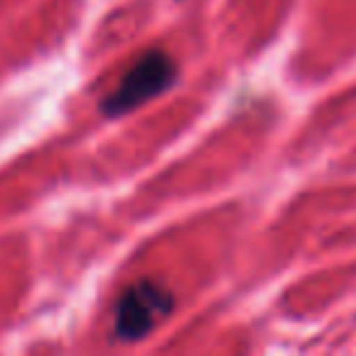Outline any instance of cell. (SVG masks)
I'll return each instance as SVG.
<instances>
[{
    "mask_svg": "<svg viewBox=\"0 0 356 356\" xmlns=\"http://www.w3.org/2000/svg\"><path fill=\"white\" fill-rule=\"evenodd\" d=\"M178 79V66L166 51L149 49L134 61L132 69L124 74L118 88L103 100V113L108 118H120L139 105L149 103L156 95L166 93Z\"/></svg>",
    "mask_w": 356,
    "mask_h": 356,
    "instance_id": "6da1fadb",
    "label": "cell"
},
{
    "mask_svg": "<svg viewBox=\"0 0 356 356\" xmlns=\"http://www.w3.org/2000/svg\"><path fill=\"white\" fill-rule=\"evenodd\" d=\"M176 307L173 296L154 281H139L120 296L115 307V337L122 341L144 339Z\"/></svg>",
    "mask_w": 356,
    "mask_h": 356,
    "instance_id": "7a4b0ae2",
    "label": "cell"
}]
</instances>
